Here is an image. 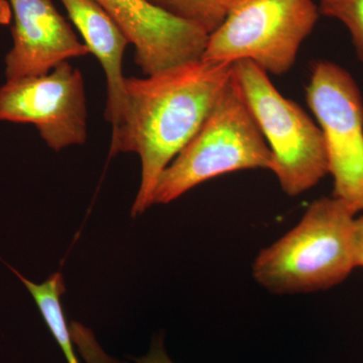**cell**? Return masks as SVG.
I'll return each mask as SVG.
<instances>
[{
    "label": "cell",
    "instance_id": "cell-1",
    "mask_svg": "<svg viewBox=\"0 0 363 363\" xmlns=\"http://www.w3.org/2000/svg\"><path fill=\"white\" fill-rule=\"evenodd\" d=\"M233 74V64L198 60L145 78H125V106L112 131L111 157L135 152L140 157L133 216L152 206L162 172L200 130Z\"/></svg>",
    "mask_w": 363,
    "mask_h": 363
},
{
    "label": "cell",
    "instance_id": "cell-2",
    "mask_svg": "<svg viewBox=\"0 0 363 363\" xmlns=\"http://www.w3.org/2000/svg\"><path fill=\"white\" fill-rule=\"evenodd\" d=\"M355 218L357 214L341 200L320 198L297 225L259 253L252 264L253 278L279 295L339 285L357 269Z\"/></svg>",
    "mask_w": 363,
    "mask_h": 363
},
{
    "label": "cell",
    "instance_id": "cell-3",
    "mask_svg": "<svg viewBox=\"0 0 363 363\" xmlns=\"http://www.w3.org/2000/svg\"><path fill=\"white\" fill-rule=\"evenodd\" d=\"M272 167L271 149L233 74L200 130L162 172L152 205L169 204L224 174Z\"/></svg>",
    "mask_w": 363,
    "mask_h": 363
},
{
    "label": "cell",
    "instance_id": "cell-4",
    "mask_svg": "<svg viewBox=\"0 0 363 363\" xmlns=\"http://www.w3.org/2000/svg\"><path fill=\"white\" fill-rule=\"evenodd\" d=\"M319 16L314 0H229L225 18L210 33L201 60H245L267 74L283 75Z\"/></svg>",
    "mask_w": 363,
    "mask_h": 363
},
{
    "label": "cell",
    "instance_id": "cell-5",
    "mask_svg": "<svg viewBox=\"0 0 363 363\" xmlns=\"http://www.w3.org/2000/svg\"><path fill=\"white\" fill-rule=\"evenodd\" d=\"M233 74L271 149L284 192L291 197L314 188L329 174L321 128L304 109L279 93L269 74L250 61L233 64Z\"/></svg>",
    "mask_w": 363,
    "mask_h": 363
},
{
    "label": "cell",
    "instance_id": "cell-6",
    "mask_svg": "<svg viewBox=\"0 0 363 363\" xmlns=\"http://www.w3.org/2000/svg\"><path fill=\"white\" fill-rule=\"evenodd\" d=\"M306 100L323 133L332 197L363 211V100L354 79L342 67L319 61L313 67Z\"/></svg>",
    "mask_w": 363,
    "mask_h": 363
},
{
    "label": "cell",
    "instance_id": "cell-7",
    "mask_svg": "<svg viewBox=\"0 0 363 363\" xmlns=\"http://www.w3.org/2000/svg\"><path fill=\"white\" fill-rule=\"evenodd\" d=\"M0 121L32 123L51 149L87 140L84 79L63 62L45 75L6 80L0 87Z\"/></svg>",
    "mask_w": 363,
    "mask_h": 363
},
{
    "label": "cell",
    "instance_id": "cell-8",
    "mask_svg": "<svg viewBox=\"0 0 363 363\" xmlns=\"http://www.w3.org/2000/svg\"><path fill=\"white\" fill-rule=\"evenodd\" d=\"M135 47L145 76L201 60L209 35L147 0H96Z\"/></svg>",
    "mask_w": 363,
    "mask_h": 363
},
{
    "label": "cell",
    "instance_id": "cell-9",
    "mask_svg": "<svg viewBox=\"0 0 363 363\" xmlns=\"http://www.w3.org/2000/svg\"><path fill=\"white\" fill-rule=\"evenodd\" d=\"M13 40L6 56V80L50 73L63 62L90 54L52 0H9Z\"/></svg>",
    "mask_w": 363,
    "mask_h": 363
},
{
    "label": "cell",
    "instance_id": "cell-10",
    "mask_svg": "<svg viewBox=\"0 0 363 363\" xmlns=\"http://www.w3.org/2000/svg\"><path fill=\"white\" fill-rule=\"evenodd\" d=\"M84 44L101 64L106 77L105 118L112 131L118 128L125 106L123 61L130 44L123 30L96 0H61Z\"/></svg>",
    "mask_w": 363,
    "mask_h": 363
},
{
    "label": "cell",
    "instance_id": "cell-11",
    "mask_svg": "<svg viewBox=\"0 0 363 363\" xmlns=\"http://www.w3.org/2000/svg\"><path fill=\"white\" fill-rule=\"evenodd\" d=\"M7 267L18 277L21 283L33 296L35 304L39 308L45 324L59 344L67 363H80L76 357L74 343L72 341L70 329L67 324L65 315L62 309L61 297L65 293V283L60 272L52 274L47 281L42 284H35L23 277L13 267Z\"/></svg>",
    "mask_w": 363,
    "mask_h": 363
},
{
    "label": "cell",
    "instance_id": "cell-12",
    "mask_svg": "<svg viewBox=\"0 0 363 363\" xmlns=\"http://www.w3.org/2000/svg\"><path fill=\"white\" fill-rule=\"evenodd\" d=\"M176 18L194 23L210 35L226 16L229 0H147Z\"/></svg>",
    "mask_w": 363,
    "mask_h": 363
},
{
    "label": "cell",
    "instance_id": "cell-13",
    "mask_svg": "<svg viewBox=\"0 0 363 363\" xmlns=\"http://www.w3.org/2000/svg\"><path fill=\"white\" fill-rule=\"evenodd\" d=\"M318 7L320 14L340 21L347 28L357 57L363 62V0H319Z\"/></svg>",
    "mask_w": 363,
    "mask_h": 363
},
{
    "label": "cell",
    "instance_id": "cell-14",
    "mask_svg": "<svg viewBox=\"0 0 363 363\" xmlns=\"http://www.w3.org/2000/svg\"><path fill=\"white\" fill-rule=\"evenodd\" d=\"M72 341L86 363H126L109 357L98 343L93 332L84 325L71 322L69 325Z\"/></svg>",
    "mask_w": 363,
    "mask_h": 363
},
{
    "label": "cell",
    "instance_id": "cell-15",
    "mask_svg": "<svg viewBox=\"0 0 363 363\" xmlns=\"http://www.w3.org/2000/svg\"><path fill=\"white\" fill-rule=\"evenodd\" d=\"M135 363H174L167 355L162 340H157L145 357L138 358Z\"/></svg>",
    "mask_w": 363,
    "mask_h": 363
},
{
    "label": "cell",
    "instance_id": "cell-16",
    "mask_svg": "<svg viewBox=\"0 0 363 363\" xmlns=\"http://www.w3.org/2000/svg\"><path fill=\"white\" fill-rule=\"evenodd\" d=\"M354 253L355 267H363V215L355 218Z\"/></svg>",
    "mask_w": 363,
    "mask_h": 363
},
{
    "label": "cell",
    "instance_id": "cell-17",
    "mask_svg": "<svg viewBox=\"0 0 363 363\" xmlns=\"http://www.w3.org/2000/svg\"><path fill=\"white\" fill-rule=\"evenodd\" d=\"M13 18V11L9 1L0 0V26L9 25Z\"/></svg>",
    "mask_w": 363,
    "mask_h": 363
}]
</instances>
